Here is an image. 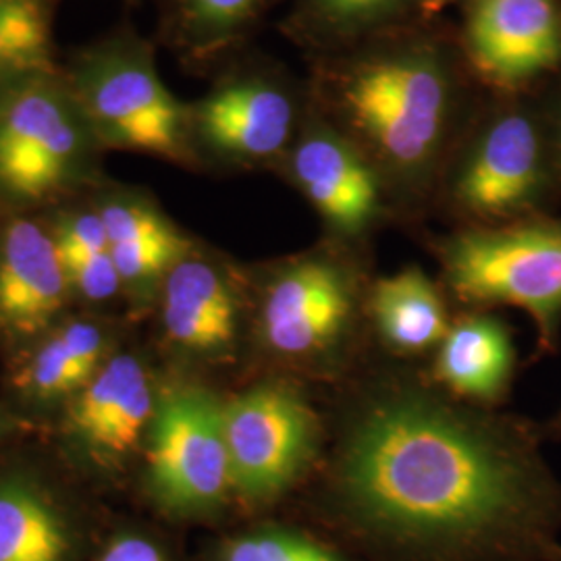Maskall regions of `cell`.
Instances as JSON below:
<instances>
[{
	"label": "cell",
	"instance_id": "cell-19",
	"mask_svg": "<svg viewBox=\"0 0 561 561\" xmlns=\"http://www.w3.org/2000/svg\"><path fill=\"white\" fill-rule=\"evenodd\" d=\"M366 301L377 335L400 356H422L439 347L449 331L439 289L416 266L377 280Z\"/></svg>",
	"mask_w": 561,
	"mask_h": 561
},
{
	"label": "cell",
	"instance_id": "cell-14",
	"mask_svg": "<svg viewBox=\"0 0 561 561\" xmlns=\"http://www.w3.org/2000/svg\"><path fill=\"white\" fill-rule=\"evenodd\" d=\"M69 289L53 231L30 217L0 229V321L34 335L57 314Z\"/></svg>",
	"mask_w": 561,
	"mask_h": 561
},
{
	"label": "cell",
	"instance_id": "cell-23",
	"mask_svg": "<svg viewBox=\"0 0 561 561\" xmlns=\"http://www.w3.org/2000/svg\"><path fill=\"white\" fill-rule=\"evenodd\" d=\"M208 561H360L321 530L261 524L219 542Z\"/></svg>",
	"mask_w": 561,
	"mask_h": 561
},
{
	"label": "cell",
	"instance_id": "cell-4",
	"mask_svg": "<svg viewBox=\"0 0 561 561\" xmlns=\"http://www.w3.org/2000/svg\"><path fill=\"white\" fill-rule=\"evenodd\" d=\"M104 150L62 69L0 90V196L53 201L83 180Z\"/></svg>",
	"mask_w": 561,
	"mask_h": 561
},
{
	"label": "cell",
	"instance_id": "cell-9",
	"mask_svg": "<svg viewBox=\"0 0 561 561\" xmlns=\"http://www.w3.org/2000/svg\"><path fill=\"white\" fill-rule=\"evenodd\" d=\"M148 486L173 518L219 516L233 495L222 401L202 387H175L157 401L150 424Z\"/></svg>",
	"mask_w": 561,
	"mask_h": 561
},
{
	"label": "cell",
	"instance_id": "cell-18",
	"mask_svg": "<svg viewBox=\"0 0 561 561\" xmlns=\"http://www.w3.org/2000/svg\"><path fill=\"white\" fill-rule=\"evenodd\" d=\"M99 213L123 283L164 279L194 250V241L148 198L108 194L99 204Z\"/></svg>",
	"mask_w": 561,
	"mask_h": 561
},
{
	"label": "cell",
	"instance_id": "cell-26",
	"mask_svg": "<svg viewBox=\"0 0 561 561\" xmlns=\"http://www.w3.org/2000/svg\"><path fill=\"white\" fill-rule=\"evenodd\" d=\"M65 350L69 352L71 360L76 362L80 366L81 373L92 379L94 377V370H96V364L101 358L102 352V335L101 331L92 324H71L67 327L59 335Z\"/></svg>",
	"mask_w": 561,
	"mask_h": 561
},
{
	"label": "cell",
	"instance_id": "cell-7",
	"mask_svg": "<svg viewBox=\"0 0 561 561\" xmlns=\"http://www.w3.org/2000/svg\"><path fill=\"white\" fill-rule=\"evenodd\" d=\"M360 280L333 250L301 252L277 264L262 287V343L300 370L335 366L356 333Z\"/></svg>",
	"mask_w": 561,
	"mask_h": 561
},
{
	"label": "cell",
	"instance_id": "cell-30",
	"mask_svg": "<svg viewBox=\"0 0 561 561\" xmlns=\"http://www.w3.org/2000/svg\"><path fill=\"white\" fill-rule=\"evenodd\" d=\"M123 4H127V7H138V4H141L144 0H121Z\"/></svg>",
	"mask_w": 561,
	"mask_h": 561
},
{
	"label": "cell",
	"instance_id": "cell-22",
	"mask_svg": "<svg viewBox=\"0 0 561 561\" xmlns=\"http://www.w3.org/2000/svg\"><path fill=\"white\" fill-rule=\"evenodd\" d=\"M60 0H0V90L59 69L55 20Z\"/></svg>",
	"mask_w": 561,
	"mask_h": 561
},
{
	"label": "cell",
	"instance_id": "cell-10",
	"mask_svg": "<svg viewBox=\"0 0 561 561\" xmlns=\"http://www.w3.org/2000/svg\"><path fill=\"white\" fill-rule=\"evenodd\" d=\"M547 175L539 125L505 111L468 140L449 178V201L474 227L512 222L539 204Z\"/></svg>",
	"mask_w": 561,
	"mask_h": 561
},
{
	"label": "cell",
	"instance_id": "cell-1",
	"mask_svg": "<svg viewBox=\"0 0 561 561\" xmlns=\"http://www.w3.org/2000/svg\"><path fill=\"white\" fill-rule=\"evenodd\" d=\"M304 502L360 561H556L561 482L535 424L385 370L341 401Z\"/></svg>",
	"mask_w": 561,
	"mask_h": 561
},
{
	"label": "cell",
	"instance_id": "cell-28",
	"mask_svg": "<svg viewBox=\"0 0 561 561\" xmlns=\"http://www.w3.org/2000/svg\"><path fill=\"white\" fill-rule=\"evenodd\" d=\"M454 2H458V0H424V4H422V15H424V18H433V15H437L445 7L454 4Z\"/></svg>",
	"mask_w": 561,
	"mask_h": 561
},
{
	"label": "cell",
	"instance_id": "cell-6",
	"mask_svg": "<svg viewBox=\"0 0 561 561\" xmlns=\"http://www.w3.org/2000/svg\"><path fill=\"white\" fill-rule=\"evenodd\" d=\"M308 104L280 67L241 53L213 76L206 94L187 102L194 162L240 169L283 162Z\"/></svg>",
	"mask_w": 561,
	"mask_h": 561
},
{
	"label": "cell",
	"instance_id": "cell-31",
	"mask_svg": "<svg viewBox=\"0 0 561 561\" xmlns=\"http://www.w3.org/2000/svg\"><path fill=\"white\" fill-rule=\"evenodd\" d=\"M558 152H560V169H561V125H560V144H558Z\"/></svg>",
	"mask_w": 561,
	"mask_h": 561
},
{
	"label": "cell",
	"instance_id": "cell-32",
	"mask_svg": "<svg viewBox=\"0 0 561 561\" xmlns=\"http://www.w3.org/2000/svg\"><path fill=\"white\" fill-rule=\"evenodd\" d=\"M556 561H561V558H560V560H556Z\"/></svg>",
	"mask_w": 561,
	"mask_h": 561
},
{
	"label": "cell",
	"instance_id": "cell-29",
	"mask_svg": "<svg viewBox=\"0 0 561 561\" xmlns=\"http://www.w3.org/2000/svg\"><path fill=\"white\" fill-rule=\"evenodd\" d=\"M553 433H558V435H561V412L558 414V419H556V422H553Z\"/></svg>",
	"mask_w": 561,
	"mask_h": 561
},
{
	"label": "cell",
	"instance_id": "cell-5",
	"mask_svg": "<svg viewBox=\"0 0 561 561\" xmlns=\"http://www.w3.org/2000/svg\"><path fill=\"white\" fill-rule=\"evenodd\" d=\"M445 283L468 306L528 312L545 350L561 327V221L472 225L439 245Z\"/></svg>",
	"mask_w": 561,
	"mask_h": 561
},
{
	"label": "cell",
	"instance_id": "cell-20",
	"mask_svg": "<svg viewBox=\"0 0 561 561\" xmlns=\"http://www.w3.org/2000/svg\"><path fill=\"white\" fill-rule=\"evenodd\" d=\"M422 4L424 0H294L285 27L304 46L335 55L400 30L410 15H422Z\"/></svg>",
	"mask_w": 561,
	"mask_h": 561
},
{
	"label": "cell",
	"instance_id": "cell-24",
	"mask_svg": "<svg viewBox=\"0 0 561 561\" xmlns=\"http://www.w3.org/2000/svg\"><path fill=\"white\" fill-rule=\"evenodd\" d=\"M88 379L80 366L71 360L60 337L48 341L32 366V385L41 396H62L76 389H83Z\"/></svg>",
	"mask_w": 561,
	"mask_h": 561
},
{
	"label": "cell",
	"instance_id": "cell-16",
	"mask_svg": "<svg viewBox=\"0 0 561 561\" xmlns=\"http://www.w3.org/2000/svg\"><path fill=\"white\" fill-rule=\"evenodd\" d=\"M157 410L140 362L119 356L81 389L71 408V424L83 442L106 456H123L140 443Z\"/></svg>",
	"mask_w": 561,
	"mask_h": 561
},
{
	"label": "cell",
	"instance_id": "cell-27",
	"mask_svg": "<svg viewBox=\"0 0 561 561\" xmlns=\"http://www.w3.org/2000/svg\"><path fill=\"white\" fill-rule=\"evenodd\" d=\"M101 561H169L159 542L140 535H125L111 542Z\"/></svg>",
	"mask_w": 561,
	"mask_h": 561
},
{
	"label": "cell",
	"instance_id": "cell-17",
	"mask_svg": "<svg viewBox=\"0 0 561 561\" xmlns=\"http://www.w3.org/2000/svg\"><path fill=\"white\" fill-rule=\"evenodd\" d=\"M514 345L500 319L477 312L449 327L439 347L433 381L470 403H497L514 375Z\"/></svg>",
	"mask_w": 561,
	"mask_h": 561
},
{
	"label": "cell",
	"instance_id": "cell-2",
	"mask_svg": "<svg viewBox=\"0 0 561 561\" xmlns=\"http://www.w3.org/2000/svg\"><path fill=\"white\" fill-rule=\"evenodd\" d=\"M312 104L360 148L387 190L419 196L445 161L460 78L442 42L393 30L327 55Z\"/></svg>",
	"mask_w": 561,
	"mask_h": 561
},
{
	"label": "cell",
	"instance_id": "cell-11",
	"mask_svg": "<svg viewBox=\"0 0 561 561\" xmlns=\"http://www.w3.org/2000/svg\"><path fill=\"white\" fill-rule=\"evenodd\" d=\"M283 164L337 238H360L381 217L387 190L381 175L312 101Z\"/></svg>",
	"mask_w": 561,
	"mask_h": 561
},
{
	"label": "cell",
	"instance_id": "cell-15",
	"mask_svg": "<svg viewBox=\"0 0 561 561\" xmlns=\"http://www.w3.org/2000/svg\"><path fill=\"white\" fill-rule=\"evenodd\" d=\"M162 324L169 340L196 356H219L238 340L236 287L196 245L164 277Z\"/></svg>",
	"mask_w": 561,
	"mask_h": 561
},
{
	"label": "cell",
	"instance_id": "cell-13",
	"mask_svg": "<svg viewBox=\"0 0 561 561\" xmlns=\"http://www.w3.org/2000/svg\"><path fill=\"white\" fill-rule=\"evenodd\" d=\"M277 0H154V42L196 76H215L248 50Z\"/></svg>",
	"mask_w": 561,
	"mask_h": 561
},
{
	"label": "cell",
	"instance_id": "cell-3",
	"mask_svg": "<svg viewBox=\"0 0 561 561\" xmlns=\"http://www.w3.org/2000/svg\"><path fill=\"white\" fill-rule=\"evenodd\" d=\"M157 46L123 21L73 48L60 69L104 150L190 164L187 102L162 81Z\"/></svg>",
	"mask_w": 561,
	"mask_h": 561
},
{
	"label": "cell",
	"instance_id": "cell-12",
	"mask_svg": "<svg viewBox=\"0 0 561 561\" xmlns=\"http://www.w3.org/2000/svg\"><path fill=\"white\" fill-rule=\"evenodd\" d=\"M463 50L482 80L500 88H516L558 67V0H468Z\"/></svg>",
	"mask_w": 561,
	"mask_h": 561
},
{
	"label": "cell",
	"instance_id": "cell-21",
	"mask_svg": "<svg viewBox=\"0 0 561 561\" xmlns=\"http://www.w3.org/2000/svg\"><path fill=\"white\" fill-rule=\"evenodd\" d=\"M76 539L65 514L27 482H0V561H73Z\"/></svg>",
	"mask_w": 561,
	"mask_h": 561
},
{
	"label": "cell",
	"instance_id": "cell-8",
	"mask_svg": "<svg viewBox=\"0 0 561 561\" xmlns=\"http://www.w3.org/2000/svg\"><path fill=\"white\" fill-rule=\"evenodd\" d=\"M222 428L233 495L266 510L308 482L324 442V428L300 387L264 381L222 401Z\"/></svg>",
	"mask_w": 561,
	"mask_h": 561
},
{
	"label": "cell",
	"instance_id": "cell-25",
	"mask_svg": "<svg viewBox=\"0 0 561 561\" xmlns=\"http://www.w3.org/2000/svg\"><path fill=\"white\" fill-rule=\"evenodd\" d=\"M62 268L69 280V287L78 289L85 298H92V300L111 298L123 285L113 254L62 262Z\"/></svg>",
	"mask_w": 561,
	"mask_h": 561
}]
</instances>
